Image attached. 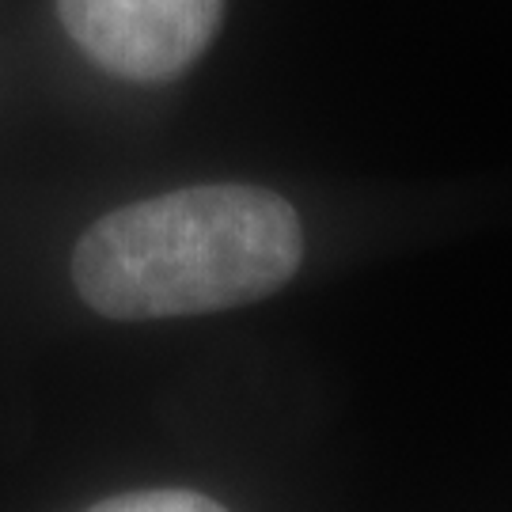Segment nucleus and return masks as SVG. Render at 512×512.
Instances as JSON below:
<instances>
[{
  "label": "nucleus",
  "mask_w": 512,
  "mask_h": 512,
  "mask_svg": "<svg viewBox=\"0 0 512 512\" xmlns=\"http://www.w3.org/2000/svg\"><path fill=\"white\" fill-rule=\"evenodd\" d=\"M73 42L99 69L160 84L183 76L213 42L224 0H57Z\"/></svg>",
  "instance_id": "2"
},
{
  "label": "nucleus",
  "mask_w": 512,
  "mask_h": 512,
  "mask_svg": "<svg viewBox=\"0 0 512 512\" xmlns=\"http://www.w3.org/2000/svg\"><path fill=\"white\" fill-rule=\"evenodd\" d=\"M304 262L296 209L262 186H186L114 209L80 236L73 281L118 323L255 304Z\"/></svg>",
  "instance_id": "1"
},
{
  "label": "nucleus",
  "mask_w": 512,
  "mask_h": 512,
  "mask_svg": "<svg viewBox=\"0 0 512 512\" xmlns=\"http://www.w3.org/2000/svg\"><path fill=\"white\" fill-rule=\"evenodd\" d=\"M88 512H228L220 501L194 490H137L92 505Z\"/></svg>",
  "instance_id": "3"
}]
</instances>
